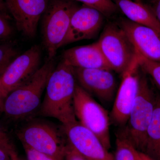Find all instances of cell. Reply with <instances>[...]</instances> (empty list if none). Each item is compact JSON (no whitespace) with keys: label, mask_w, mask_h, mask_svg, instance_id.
I'll use <instances>...</instances> for the list:
<instances>
[{"label":"cell","mask_w":160,"mask_h":160,"mask_svg":"<svg viewBox=\"0 0 160 160\" xmlns=\"http://www.w3.org/2000/svg\"><path fill=\"white\" fill-rule=\"evenodd\" d=\"M77 84L73 67L62 61L49 77L38 115L56 119L62 126L76 121L73 98Z\"/></svg>","instance_id":"obj_1"},{"label":"cell","mask_w":160,"mask_h":160,"mask_svg":"<svg viewBox=\"0 0 160 160\" xmlns=\"http://www.w3.org/2000/svg\"><path fill=\"white\" fill-rule=\"evenodd\" d=\"M54 65L53 59L47 60L28 81L6 96L3 112L6 117L13 121H21L38 110L42 95Z\"/></svg>","instance_id":"obj_2"},{"label":"cell","mask_w":160,"mask_h":160,"mask_svg":"<svg viewBox=\"0 0 160 160\" xmlns=\"http://www.w3.org/2000/svg\"><path fill=\"white\" fill-rule=\"evenodd\" d=\"M78 7L72 0H49L42 17V28L48 60L53 59L62 46L72 15Z\"/></svg>","instance_id":"obj_3"},{"label":"cell","mask_w":160,"mask_h":160,"mask_svg":"<svg viewBox=\"0 0 160 160\" xmlns=\"http://www.w3.org/2000/svg\"><path fill=\"white\" fill-rule=\"evenodd\" d=\"M17 135L22 143L36 151L64 160L68 140L63 130L49 122L30 121L18 129Z\"/></svg>","instance_id":"obj_4"},{"label":"cell","mask_w":160,"mask_h":160,"mask_svg":"<svg viewBox=\"0 0 160 160\" xmlns=\"http://www.w3.org/2000/svg\"><path fill=\"white\" fill-rule=\"evenodd\" d=\"M156 94L152 89L145 75L140 73L136 98L123 131L139 151L142 152L146 133L154 112Z\"/></svg>","instance_id":"obj_5"},{"label":"cell","mask_w":160,"mask_h":160,"mask_svg":"<svg viewBox=\"0 0 160 160\" xmlns=\"http://www.w3.org/2000/svg\"><path fill=\"white\" fill-rule=\"evenodd\" d=\"M97 42L112 70L122 75L138 56L134 46L118 23L106 25Z\"/></svg>","instance_id":"obj_6"},{"label":"cell","mask_w":160,"mask_h":160,"mask_svg":"<svg viewBox=\"0 0 160 160\" xmlns=\"http://www.w3.org/2000/svg\"><path fill=\"white\" fill-rule=\"evenodd\" d=\"M73 107L79 122L96 135L109 150L111 148L109 114L78 83L73 95Z\"/></svg>","instance_id":"obj_7"},{"label":"cell","mask_w":160,"mask_h":160,"mask_svg":"<svg viewBox=\"0 0 160 160\" xmlns=\"http://www.w3.org/2000/svg\"><path fill=\"white\" fill-rule=\"evenodd\" d=\"M42 50L34 45L18 55L0 78V90L4 98L28 81L40 69Z\"/></svg>","instance_id":"obj_8"},{"label":"cell","mask_w":160,"mask_h":160,"mask_svg":"<svg viewBox=\"0 0 160 160\" xmlns=\"http://www.w3.org/2000/svg\"><path fill=\"white\" fill-rule=\"evenodd\" d=\"M140 55L122 74V80L116 96L111 119L118 126H126L137 95L139 83Z\"/></svg>","instance_id":"obj_9"},{"label":"cell","mask_w":160,"mask_h":160,"mask_svg":"<svg viewBox=\"0 0 160 160\" xmlns=\"http://www.w3.org/2000/svg\"><path fill=\"white\" fill-rule=\"evenodd\" d=\"M62 128L69 144L87 160H114L97 136L78 120Z\"/></svg>","instance_id":"obj_10"},{"label":"cell","mask_w":160,"mask_h":160,"mask_svg":"<svg viewBox=\"0 0 160 160\" xmlns=\"http://www.w3.org/2000/svg\"><path fill=\"white\" fill-rule=\"evenodd\" d=\"M4 1L18 31L27 37H34L39 22L47 9L49 0Z\"/></svg>","instance_id":"obj_11"},{"label":"cell","mask_w":160,"mask_h":160,"mask_svg":"<svg viewBox=\"0 0 160 160\" xmlns=\"http://www.w3.org/2000/svg\"><path fill=\"white\" fill-rule=\"evenodd\" d=\"M73 70L79 85L91 95L103 102L113 99L117 86L112 70L74 67Z\"/></svg>","instance_id":"obj_12"},{"label":"cell","mask_w":160,"mask_h":160,"mask_svg":"<svg viewBox=\"0 0 160 160\" xmlns=\"http://www.w3.org/2000/svg\"><path fill=\"white\" fill-rule=\"evenodd\" d=\"M104 17L102 12L92 7L84 5L78 7L72 15L62 46L94 38L102 27Z\"/></svg>","instance_id":"obj_13"},{"label":"cell","mask_w":160,"mask_h":160,"mask_svg":"<svg viewBox=\"0 0 160 160\" xmlns=\"http://www.w3.org/2000/svg\"><path fill=\"white\" fill-rule=\"evenodd\" d=\"M118 24L125 32L139 54L150 61L160 63V32L127 18L121 19Z\"/></svg>","instance_id":"obj_14"},{"label":"cell","mask_w":160,"mask_h":160,"mask_svg":"<svg viewBox=\"0 0 160 160\" xmlns=\"http://www.w3.org/2000/svg\"><path fill=\"white\" fill-rule=\"evenodd\" d=\"M62 58V61L65 63L74 68L112 70L97 42L67 49L63 52Z\"/></svg>","instance_id":"obj_15"},{"label":"cell","mask_w":160,"mask_h":160,"mask_svg":"<svg viewBox=\"0 0 160 160\" xmlns=\"http://www.w3.org/2000/svg\"><path fill=\"white\" fill-rule=\"evenodd\" d=\"M115 4L128 19L160 32L159 23L149 6L131 0H115Z\"/></svg>","instance_id":"obj_16"},{"label":"cell","mask_w":160,"mask_h":160,"mask_svg":"<svg viewBox=\"0 0 160 160\" xmlns=\"http://www.w3.org/2000/svg\"><path fill=\"white\" fill-rule=\"evenodd\" d=\"M142 152L153 160H160V96L157 94L153 115L146 131Z\"/></svg>","instance_id":"obj_17"},{"label":"cell","mask_w":160,"mask_h":160,"mask_svg":"<svg viewBox=\"0 0 160 160\" xmlns=\"http://www.w3.org/2000/svg\"><path fill=\"white\" fill-rule=\"evenodd\" d=\"M114 160H142L141 152L126 138L122 132L117 135Z\"/></svg>","instance_id":"obj_18"},{"label":"cell","mask_w":160,"mask_h":160,"mask_svg":"<svg viewBox=\"0 0 160 160\" xmlns=\"http://www.w3.org/2000/svg\"><path fill=\"white\" fill-rule=\"evenodd\" d=\"M18 55L17 49L12 44L8 43L0 44V78Z\"/></svg>","instance_id":"obj_19"},{"label":"cell","mask_w":160,"mask_h":160,"mask_svg":"<svg viewBox=\"0 0 160 160\" xmlns=\"http://www.w3.org/2000/svg\"><path fill=\"white\" fill-rule=\"evenodd\" d=\"M83 3L85 6L92 7L102 12L104 16H111L118 8L116 4L112 0H75Z\"/></svg>","instance_id":"obj_20"},{"label":"cell","mask_w":160,"mask_h":160,"mask_svg":"<svg viewBox=\"0 0 160 160\" xmlns=\"http://www.w3.org/2000/svg\"><path fill=\"white\" fill-rule=\"evenodd\" d=\"M140 56V68L149 75L160 89V63L150 61Z\"/></svg>","instance_id":"obj_21"},{"label":"cell","mask_w":160,"mask_h":160,"mask_svg":"<svg viewBox=\"0 0 160 160\" xmlns=\"http://www.w3.org/2000/svg\"><path fill=\"white\" fill-rule=\"evenodd\" d=\"M0 149L7 153L12 160H20L10 136L0 124Z\"/></svg>","instance_id":"obj_22"},{"label":"cell","mask_w":160,"mask_h":160,"mask_svg":"<svg viewBox=\"0 0 160 160\" xmlns=\"http://www.w3.org/2000/svg\"><path fill=\"white\" fill-rule=\"evenodd\" d=\"M12 29L7 20V16L0 12V41L10 37Z\"/></svg>","instance_id":"obj_23"},{"label":"cell","mask_w":160,"mask_h":160,"mask_svg":"<svg viewBox=\"0 0 160 160\" xmlns=\"http://www.w3.org/2000/svg\"><path fill=\"white\" fill-rule=\"evenodd\" d=\"M27 160H59L56 158L36 151L27 146H23Z\"/></svg>","instance_id":"obj_24"},{"label":"cell","mask_w":160,"mask_h":160,"mask_svg":"<svg viewBox=\"0 0 160 160\" xmlns=\"http://www.w3.org/2000/svg\"><path fill=\"white\" fill-rule=\"evenodd\" d=\"M64 160H87L73 148L68 142L66 147Z\"/></svg>","instance_id":"obj_25"},{"label":"cell","mask_w":160,"mask_h":160,"mask_svg":"<svg viewBox=\"0 0 160 160\" xmlns=\"http://www.w3.org/2000/svg\"><path fill=\"white\" fill-rule=\"evenodd\" d=\"M160 25V0H152L151 6H149Z\"/></svg>","instance_id":"obj_26"},{"label":"cell","mask_w":160,"mask_h":160,"mask_svg":"<svg viewBox=\"0 0 160 160\" xmlns=\"http://www.w3.org/2000/svg\"><path fill=\"white\" fill-rule=\"evenodd\" d=\"M0 160H12L9 155L0 149Z\"/></svg>","instance_id":"obj_27"},{"label":"cell","mask_w":160,"mask_h":160,"mask_svg":"<svg viewBox=\"0 0 160 160\" xmlns=\"http://www.w3.org/2000/svg\"><path fill=\"white\" fill-rule=\"evenodd\" d=\"M7 9L4 0H0V12L5 15L6 14Z\"/></svg>","instance_id":"obj_28"},{"label":"cell","mask_w":160,"mask_h":160,"mask_svg":"<svg viewBox=\"0 0 160 160\" xmlns=\"http://www.w3.org/2000/svg\"><path fill=\"white\" fill-rule=\"evenodd\" d=\"M4 100L5 98L3 97L2 92L0 90V113H3Z\"/></svg>","instance_id":"obj_29"},{"label":"cell","mask_w":160,"mask_h":160,"mask_svg":"<svg viewBox=\"0 0 160 160\" xmlns=\"http://www.w3.org/2000/svg\"><path fill=\"white\" fill-rule=\"evenodd\" d=\"M137 2H139V0H136Z\"/></svg>","instance_id":"obj_30"}]
</instances>
